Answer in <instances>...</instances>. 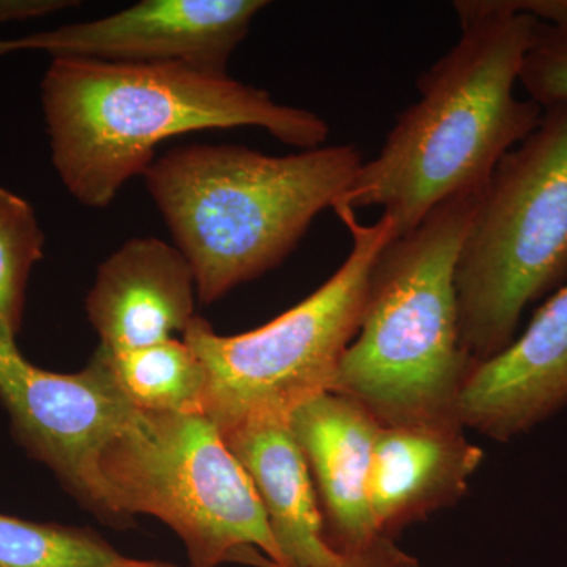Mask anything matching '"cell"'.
Segmentation results:
<instances>
[{"mask_svg": "<svg viewBox=\"0 0 567 567\" xmlns=\"http://www.w3.org/2000/svg\"><path fill=\"white\" fill-rule=\"evenodd\" d=\"M567 405V281L527 330L466 379L457 416L465 429L509 442Z\"/></svg>", "mask_w": 567, "mask_h": 567, "instance_id": "obj_10", "label": "cell"}, {"mask_svg": "<svg viewBox=\"0 0 567 567\" xmlns=\"http://www.w3.org/2000/svg\"><path fill=\"white\" fill-rule=\"evenodd\" d=\"M104 354L115 382L134 409L204 415L207 374L203 361L183 339H167L132 352Z\"/></svg>", "mask_w": 567, "mask_h": 567, "instance_id": "obj_15", "label": "cell"}, {"mask_svg": "<svg viewBox=\"0 0 567 567\" xmlns=\"http://www.w3.org/2000/svg\"><path fill=\"white\" fill-rule=\"evenodd\" d=\"M41 106L55 173L78 203L95 210L144 175L156 147L171 137L256 126L311 151L330 136L315 112L276 103L224 71L185 62L54 58L41 81Z\"/></svg>", "mask_w": 567, "mask_h": 567, "instance_id": "obj_2", "label": "cell"}, {"mask_svg": "<svg viewBox=\"0 0 567 567\" xmlns=\"http://www.w3.org/2000/svg\"><path fill=\"white\" fill-rule=\"evenodd\" d=\"M194 292L192 265L177 246L132 238L100 265L85 311L100 349L132 352L183 334L194 319Z\"/></svg>", "mask_w": 567, "mask_h": 567, "instance_id": "obj_11", "label": "cell"}, {"mask_svg": "<svg viewBox=\"0 0 567 567\" xmlns=\"http://www.w3.org/2000/svg\"><path fill=\"white\" fill-rule=\"evenodd\" d=\"M461 39L416 81L420 99L395 118L375 158L334 208L380 207L395 237L453 197L481 193L543 107L516 95L536 20L513 0H457ZM333 208V210H334Z\"/></svg>", "mask_w": 567, "mask_h": 567, "instance_id": "obj_1", "label": "cell"}, {"mask_svg": "<svg viewBox=\"0 0 567 567\" xmlns=\"http://www.w3.org/2000/svg\"><path fill=\"white\" fill-rule=\"evenodd\" d=\"M334 212L349 229L352 248L315 293L248 333L218 334L196 316L183 331L207 374L204 415L219 431L251 421H289L298 406L333 388L360 328L372 267L395 237L385 215L361 224L350 208Z\"/></svg>", "mask_w": 567, "mask_h": 567, "instance_id": "obj_6", "label": "cell"}, {"mask_svg": "<svg viewBox=\"0 0 567 567\" xmlns=\"http://www.w3.org/2000/svg\"><path fill=\"white\" fill-rule=\"evenodd\" d=\"M235 561L260 567H282L252 548L241 551ZM339 567H421V565L415 557L402 550L394 543L393 537L379 535L363 546L342 551V561Z\"/></svg>", "mask_w": 567, "mask_h": 567, "instance_id": "obj_19", "label": "cell"}, {"mask_svg": "<svg viewBox=\"0 0 567 567\" xmlns=\"http://www.w3.org/2000/svg\"><path fill=\"white\" fill-rule=\"evenodd\" d=\"M481 193L439 205L372 267L331 391L382 425L461 423L458 401L476 363L462 347L456 270Z\"/></svg>", "mask_w": 567, "mask_h": 567, "instance_id": "obj_4", "label": "cell"}, {"mask_svg": "<svg viewBox=\"0 0 567 567\" xmlns=\"http://www.w3.org/2000/svg\"><path fill=\"white\" fill-rule=\"evenodd\" d=\"M264 0H142L111 17L21 39H0V55L21 51L112 63L185 62L224 71Z\"/></svg>", "mask_w": 567, "mask_h": 567, "instance_id": "obj_9", "label": "cell"}, {"mask_svg": "<svg viewBox=\"0 0 567 567\" xmlns=\"http://www.w3.org/2000/svg\"><path fill=\"white\" fill-rule=\"evenodd\" d=\"M107 514H151L181 536L193 567L262 551L281 565L248 473L205 415L137 410L100 462Z\"/></svg>", "mask_w": 567, "mask_h": 567, "instance_id": "obj_7", "label": "cell"}, {"mask_svg": "<svg viewBox=\"0 0 567 567\" xmlns=\"http://www.w3.org/2000/svg\"><path fill=\"white\" fill-rule=\"evenodd\" d=\"M262 503L282 567H339L315 480L289 421L259 420L221 432Z\"/></svg>", "mask_w": 567, "mask_h": 567, "instance_id": "obj_14", "label": "cell"}, {"mask_svg": "<svg viewBox=\"0 0 567 567\" xmlns=\"http://www.w3.org/2000/svg\"><path fill=\"white\" fill-rule=\"evenodd\" d=\"M518 82L543 110L567 102V0H551L536 20Z\"/></svg>", "mask_w": 567, "mask_h": 567, "instance_id": "obj_18", "label": "cell"}, {"mask_svg": "<svg viewBox=\"0 0 567 567\" xmlns=\"http://www.w3.org/2000/svg\"><path fill=\"white\" fill-rule=\"evenodd\" d=\"M74 6L73 0H0V22L35 20Z\"/></svg>", "mask_w": 567, "mask_h": 567, "instance_id": "obj_20", "label": "cell"}, {"mask_svg": "<svg viewBox=\"0 0 567 567\" xmlns=\"http://www.w3.org/2000/svg\"><path fill=\"white\" fill-rule=\"evenodd\" d=\"M133 563L87 533L0 514V567H128Z\"/></svg>", "mask_w": 567, "mask_h": 567, "instance_id": "obj_16", "label": "cell"}, {"mask_svg": "<svg viewBox=\"0 0 567 567\" xmlns=\"http://www.w3.org/2000/svg\"><path fill=\"white\" fill-rule=\"evenodd\" d=\"M128 567H174V566L156 565V563L136 561V559H134L133 565L128 566Z\"/></svg>", "mask_w": 567, "mask_h": 567, "instance_id": "obj_21", "label": "cell"}, {"mask_svg": "<svg viewBox=\"0 0 567 567\" xmlns=\"http://www.w3.org/2000/svg\"><path fill=\"white\" fill-rule=\"evenodd\" d=\"M363 163L352 144L284 156L192 144L164 153L142 177L208 305L278 267L317 215L341 203Z\"/></svg>", "mask_w": 567, "mask_h": 567, "instance_id": "obj_3", "label": "cell"}, {"mask_svg": "<svg viewBox=\"0 0 567 567\" xmlns=\"http://www.w3.org/2000/svg\"><path fill=\"white\" fill-rule=\"evenodd\" d=\"M0 399L24 445L74 494L107 514L100 462L137 409L115 382L103 350L85 371L55 374L25 360L17 342L0 339Z\"/></svg>", "mask_w": 567, "mask_h": 567, "instance_id": "obj_8", "label": "cell"}, {"mask_svg": "<svg viewBox=\"0 0 567 567\" xmlns=\"http://www.w3.org/2000/svg\"><path fill=\"white\" fill-rule=\"evenodd\" d=\"M289 425L319 488L331 547L342 554L379 536L369 480L382 424L353 399L327 391L298 406Z\"/></svg>", "mask_w": 567, "mask_h": 567, "instance_id": "obj_13", "label": "cell"}, {"mask_svg": "<svg viewBox=\"0 0 567 567\" xmlns=\"http://www.w3.org/2000/svg\"><path fill=\"white\" fill-rule=\"evenodd\" d=\"M44 233L28 200L0 186V339L14 342L24 311L25 287L43 257Z\"/></svg>", "mask_w": 567, "mask_h": 567, "instance_id": "obj_17", "label": "cell"}, {"mask_svg": "<svg viewBox=\"0 0 567 567\" xmlns=\"http://www.w3.org/2000/svg\"><path fill=\"white\" fill-rule=\"evenodd\" d=\"M483 458L461 423L382 425L369 480L377 533L391 536L456 505Z\"/></svg>", "mask_w": 567, "mask_h": 567, "instance_id": "obj_12", "label": "cell"}, {"mask_svg": "<svg viewBox=\"0 0 567 567\" xmlns=\"http://www.w3.org/2000/svg\"><path fill=\"white\" fill-rule=\"evenodd\" d=\"M567 281V102L548 106L481 193L458 256L462 347L475 363L514 341L525 309Z\"/></svg>", "mask_w": 567, "mask_h": 567, "instance_id": "obj_5", "label": "cell"}]
</instances>
